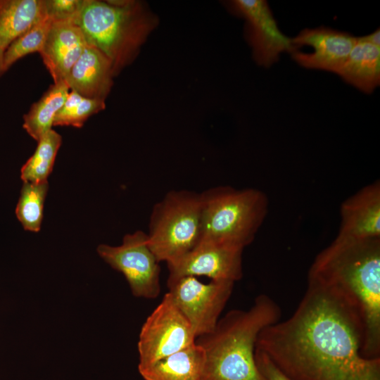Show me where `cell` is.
I'll use <instances>...</instances> for the list:
<instances>
[{"mask_svg": "<svg viewBox=\"0 0 380 380\" xmlns=\"http://www.w3.org/2000/svg\"><path fill=\"white\" fill-rule=\"evenodd\" d=\"M336 236L351 239L380 238V182L369 184L346 198L340 207Z\"/></svg>", "mask_w": 380, "mask_h": 380, "instance_id": "4fadbf2b", "label": "cell"}, {"mask_svg": "<svg viewBox=\"0 0 380 380\" xmlns=\"http://www.w3.org/2000/svg\"><path fill=\"white\" fill-rule=\"evenodd\" d=\"M84 0H44L46 16L53 21H76Z\"/></svg>", "mask_w": 380, "mask_h": 380, "instance_id": "cb8c5ba5", "label": "cell"}, {"mask_svg": "<svg viewBox=\"0 0 380 380\" xmlns=\"http://www.w3.org/2000/svg\"><path fill=\"white\" fill-rule=\"evenodd\" d=\"M168 293L190 323L196 338L213 331L229 300L234 282L211 280L201 282L196 277L168 278Z\"/></svg>", "mask_w": 380, "mask_h": 380, "instance_id": "ba28073f", "label": "cell"}, {"mask_svg": "<svg viewBox=\"0 0 380 380\" xmlns=\"http://www.w3.org/2000/svg\"><path fill=\"white\" fill-rule=\"evenodd\" d=\"M205 363L204 350L195 343L138 369L144 380H204Z\"/></svg>", "mask_w": 380, "mask_h": 380, "instance_id": "2e32d148", "label": "cell"}, {"mask_svg": "<svg viewBox=\"0 0 380 380\" xmlns=\"http://www.w3.org/2000/svg\"><path fill=\"white\" fill-rule=\"evenodd\" d=\"M87 44L75 21H51L40 55L53 83L65 82Z\"/></svg>", "mask_w": 380, "mask_h": 380, "instance_id": "5bb4252c", "label": "cell"}, {"mask_svg": "<svg viewBox=\"0 0 380 380\" xmlns=\"http://www.w3.org/2000/svg\"><path fill=\"white\" fill-rule=\"evenodd\" d=\"M229 4L246 20V37L258 65L270 67L282 52L291 53V38L279 30L266 1L235 0Z\"/></svg>", "mask_w": 380, "mask_h": 380, "instance_id": "7c38bea8", "label": "cell"}, {"mask_svg": "<svg viewBox=\"0 0 380 380\" xmlns=\"http://www.w3.org/2000/svg\"><path fill=\"white\" fill-rule=\"evenodd\" d=\"M4 51L0 49V75L4 73L3 70V55Z\"/></svg>", "mask_w": 380, "mask_h": 380, "instance_id": "4316f807", "label": "cell"}, {"mask_svg": "<svg viewBox=\"0 0 380 380\" xmlns=\"http://www.w3.org/2000/svg\"><path fill=\"white\" fill-rule=\"evenodd\" d=\"M255 359L260 372L266 380H291L279 370L263 352L256 348Z\"/></svg>", "mask_w": 380, "mask_h": 380, "instance_id": "d4e9b609", "label": "cell"}, {"mask_svg": "<svg viewBox=\"0 0 380 380\" xmlns=\"http://www.w3.org/2000/svg\"><path fill=\"white\" fill-rule=\"evenodd\" d=\"M114 77L109 60L88 43L65 82L70 90L84 97L105 100L112 88Z\"/></svg>", "mask_w": 380, "mask_h": 380, "instance_id": "9a60e30c", "label": "cell"}, {"mask_svg": "<svg viewBox=\"0 0 380 380\" xmlns=\"http://www.w3.org/2000/svg\"><path fill=\"white\" fill-rule=\"evenodd\" d=\"M200 196L201 239L243 248L253 241L268 210V198L263 191L219 186L203 191Z\"/></svg>", "mask_w": 380, "mask_h": 380, "instance_id": "5b68a950", "label": "cell"}, {"mask_svg": "<svg viewBox=\"0 0 380 380\" xmlns=\"http://www.w3.org/2000/svg\"><path fill=\"white\" fill-rule=\"evenodd\" d=\"M278 304L258 296L246 310H232L219 319L213 331L196 338L204 350V380H266L255 359L260 331L281 317Z\"/></svg>", "mask_w": 380, "mask_h": 380, "instance_id": "3957f363", "label": "cell"}, {"mask_svg": "<svg viewBox=\"0 0 380 380\" xmlns=\"http://www.w3.org/2000/svg\"><path fill=\"white\" fill-rule=\"evenodd\" d=\"M148 243L158 261L166 263L191 251L202 236L200 194L172 190L153 208Z\"/></svg>", "mask_w": 380, "mask_h": 380, "instance_id": "8992f818", "label": "cell"}, {"mask_svg": "<svg viewBox=\"0 0 380 380\" xmlns=\"http://www.w3.org/2000/svg\"><path fill=\"white\" fill-rule=\"evenodd\" d=\"M308 281L333 291L357 314L363 327L362 355L380 357V238L336 236L315 257Z\"/></svg>", "mask_w": 380, "mask_h": 380, "instance_id": "7a4b0ae2", "label": "cell"}, {"mask_svg": "<svg viewBox=\"0 0 380 380\" xmlns=\"http://www.w3.org/2000/svg\"><path fill=\"white\" fill-rule=\"evenodd\" d=\"M363 327L333 291L308 281L291 317L258 335L263 352L291 380H380V357L361 354Z\"/></svg>", "mask_w": 380, "mask_h": 380, "instance_id": "6da1fadb", "label": "cell"}, {"mask_svg": "<svg viewBox=\"0 0 380 380\" xmlns=\"http://www.w3.org/2000/svg\"><path fill=\"white\" fill-rule=\"evenodd\" d=\"M360 38L369 43L380 46V30L378 28L374 32L366 36L360 37Z\"/></svg>", "mask_w": 380, "mask_h": 380, "instance_id": "484cf974", "label": "cell"}, {"mask_svg": "<svg viewBox=\"0 0 380 380\" xmlns=\"http://www.w3.org/2000/svg\"><path fill=\"white\" fill-rule=\"evenodd\" d=\"M45 16L44 0H0V49Z\"/></svg>", "mask_w": 380, "mask_h": 380, "instance_id": "ac0fdd59", "label": "cell"}, {"mask_svg": "<svg viewBox=\"0 0 380 380\" xmlns=\"http://www.w3.org/2000/svg\"><path fill=\"white\" fill-rule=\"evenodd\" d=\"M61 142V136L53 129L37 141L34 153L20 170V177L23 182L39 183L48 181L47 178L53 170Z\"/></svg>", "mask_w": 380, "mask_h": 380, "instance_id": "ffe728a7", "label": "cell"}, {"mask_svg": "<svg viewBox=\"0 0 380 380\" xmlns=\"http://www.w3.org/2000/svg\"><path fill=\"white\" fill-rule=\"evenodd\" d=\"M51 21L46 15L6 48L3 55L4 72L25 56L34 52L40 53Z\"/></svg>", "mask_w": 380, "mask_h": 380, "instance_id": "603a6c76", "label": "cell"}, {"mask_svg": "<svg viewBox=\"0 0 380 380\" xmlns=\"http://www.w3.org/2000/svg\"><path fill=\"white\" fill-rule=\"evenodd\" d=\"M292 40V58L300 65L337 73L357 42L348 32L320 26L300 31Z\"/></svg>", "mask_w": 380, "mask_h": 380, "instance_id": "8fae6325", "label": "cell"}, {"mask_svg": "<svg viewBox=\"0 0 380 380\" xmlns=\"http://www.w3.org/2000/svg\"><path fill=\"white\" fill-rule=\"evenodd\" d=\"M196 340L190 323L167 292L141 327L138 366L150 365L189 347Z\"/></svg>", "mask_w": 380, "mask_h": 380, "instance_id": "52a82bcc", "label": "cell"}, {"mask_svg": "<svg viewBox=\"0 0 380 380\" xmlns=\"http://www.w3.org/2000/svg\"><path fill=\"white\" fill-rule=\"evenodd\" d=\"M345 82L370 94L380 84V46L357 37V42L336 73Z\"/></svg>", "mask_w": 380, "mask_h": 380, "instance_id": "e0dca14e", "label": "cell"}, {"mask_svg": "<svg viewBox=\"0 0 380 380\" xmlns=\"http://www.w3.org/2000/svg\"><path fill=\"white\" fill-rule=\"evenodd\" d=\"M158 21L139 1L84 0L75 22L87 42L109 60L116 76L134 60Z\"/></svg>", "mask_w": 380, "mask_h": 380, "instance_id": "277c9868", "label": "cell"}, {"mask_svg": "<svg viewBox=\"0 0 380 380\" xmlns=\"http://www.w3.org/2000/svg\"><path fill=\"white\" fill-rule=\"evenodd\" d=\"M66 82L51 84L23 116V127L37 141L53 127L54 118L69 94Z\"/></svg>", "mask_w": 380, "mask_h": 380, "instance_id": "d6986e66", "label": "cell"}, {"mask_svg": "<svg viewBox=\"0 0 380 380\" xmlns=\"http://www.w3.org/2000/svg\"><path fill=\"white\" fill-rule=\"evenodd\" d=\"M97 253L125 276L134 296L154 299L159 296L160 262L148 246L146 234L142 231L127 234L117 246L100 244Z\"/></svg>", "mask_w": 380, "mask_h": 380, "instance_id": "9c48e42d", "label": "cell"}, {"mask_svg": "<svg viewBox=\"0 0 380 380\" xmlns=\"http://www.w3.org/2000/svg\"><path fill=\"white\" fill-rule=\"evenodd\" d=\"M243 249L231 243L201 239L191 251L167 263L168 278L204 276L235 283L243 277Z\"/></svg>", "mask_w": 380, "mask_h": 380, "instance_id": "30bf717a", "label": "cell"}, {"mask_svg": "<svg viewBox=\"0 0 380 380\" xmlns=\"http://www.w3.org/2000/svg\"><path fill=\"white\" fill-rule=\"evenodd\" d=\"M106 108L105 100L86 98L70 90L65 101L56 113L53 126L80 128L86 120Z\"/></svg>", "mask_w": 380, "mask_h": 380, "instance_id": "7402d4cb", "label": "cell"}, {"mask_svg": "<svg viewBox=\"0 0 380 380\" xmlns=\"http://www.w3.org/2000/svg\"><path fill=\"white\" fill-rule=\"evenodd\" d=\"M48 189V181L39 183L23 182L15 215L24 229L33 232L40 230Z\"/></svg>", "mask_w": 380, "mask_h": 380, "instance_id": "44dd1931", "label": "cell"}]
</instances>
